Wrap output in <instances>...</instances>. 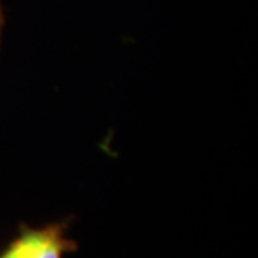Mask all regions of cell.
<instances>
[{"label": "cell", "instance_id": "1", "mask_svg": "<svg viewBox=\"0 0 258 258\" xmlns=\"http://www.w3.org/2000/svg\"><path fill=\"white\" fill-rule=\"evenodd\" d=\"M68 222H53L42 228L20 224L19 234L0 252V258H63L78 244L66 237Z\"/></svg>", "mask_w": 258, "mask_h": 258}, {"label": "cell", "instance_id": "2", "mask_svg": "<svg viewBox=\"0 0 258 258\" xmlns=\"http://www.w3.org/2000/svg\"><path fill=\"white\" fill-rule=\"evenodd\" d=\"M2 26H3V12H2V5H0V32H2Z\"/></svg>", "mask_w": 258, "mask_h": 258}]
</instances>
